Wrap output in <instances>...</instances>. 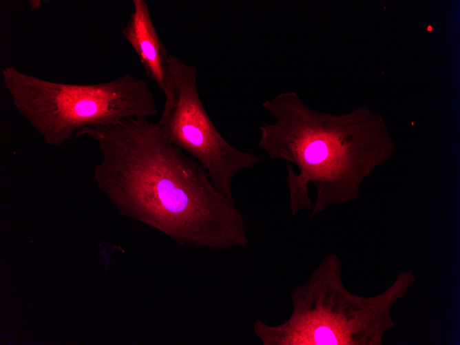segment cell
I'll use <instances>...</instances> for the list:
<instances>
[{"label": "cell", "mask_w": 460, "mask_h": 345, "mask_svg": "<svg viewBox=\"0 0 460 345\" xmlns=\"http://www.w3.org/2000/svg\"><path fill=\"white\" fill-rule=\"evenodd\" d=\"M132 3L134 10L122 29V34L135 51L147 77L165 94L170 53L155 28L148 3L144 0H133Z\"/></svg>", "instance_id": "8992f818"}, {"label": "cell", "mask_w": 460, "mask_h": 345, "mask_svg": "<svg viewBox=\"0 0 460 345\" xmlns=\"http://www.w3.org/2000/svg\"><path fill=\"white\" fill-rule=\"evenodd\" d=\"M28 3L30 6V8L32 10H37L41 6L42 4V1L41 0H30L28 1Z\"/></svg>", "instance_id": "52a82bcc"}, {"label": "cell", "mask_w": 460, "mask_h": 345, "mask_svg": "<svg viewBox=\"0 0 460 345\" xmlns=\"http://www.w3.org/2000/svg\"><path fill=\"white\" fill-rule=\"evenodd\" d=\"M2 81L18 112L51 147L63 145L89 127L149 118L158 113L149 83L132 73L106 82L70 84L8 66L2 70Z\"/></svg>", "instance_id": "277c9868"}, {"label": "cell", "mask_w": 460, "mask_h": 345, "mask_svg": "<svg viewBox=\"0 0 460 345\" xmlns=\"http://www.w3.org/2000/svg\"><path fill=\"white\" fill-rule=\"evenodd\" d=\"M338 256H325L309 279L291 293L292 312L280 324L260 320L253 329L263 345H381L395 325L391 309L415 283L413 273L400 272L382 293L362 297L351 293L342 279Z\"/></svg>", "instance_id": "3957f363"}, {"label": "cell", "mask_w": 460, "mask_h": 345, "mask_svg": "<svg viewBox=\"0 0 460 345\" xmlns=\"http://www.w3.org/2000/svg\"><path fill=\"white\" fill-rule=\"evenodd\" d=\"M96 143L94 179L118 213L181 246L225 249L249 243L245 219L195 158L167 140L148 118L94 126L76 138Z\"/></svg>", "instance_id": "6da1fadb"}, {"label": "cell", "mask_w": 460, "mask_h": 345, "mask_svg": "<svg viewBox=\"0 0 460 345\" xmlns=\"http://www.w3.org/2000/svg\"><path fill=\"white\" fill-rule=\"evenodd\" d=\"M198 70L170 54L163 109L156 125L170 143L197 160L214 187L233 198L235 176L261 161L256 155L237 149L218 132L200 99Z\"/></svg>", "instance_id": "5b68a950"}, {"label": "cell", "mask_w": 460, "mask_h": 345, "mask_svg": "<svg viewBox=\"0 0 460 345\" xmlns=\"http://www.w3.org/2000/svg\"><path fill=\"white\" fill-rule=\"evenodd\" d=\"M263 107L275 118L259 127L258 146L270 160L286 162L292 216L311 217L357 197L367 145L363 111L333 115L314 111L294 92H281Z\"/></svg>", "instance_id": "7a4b0ae2"}]
</instances>
